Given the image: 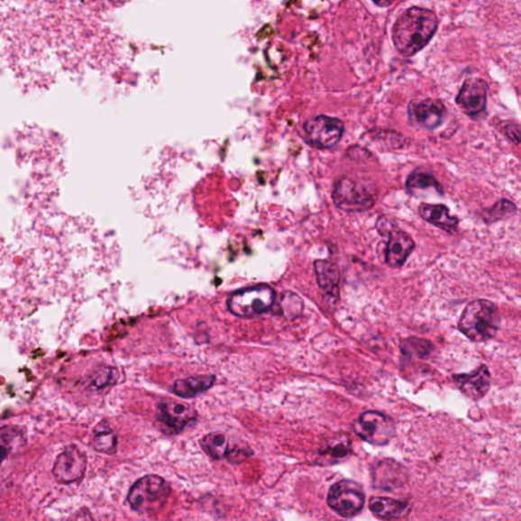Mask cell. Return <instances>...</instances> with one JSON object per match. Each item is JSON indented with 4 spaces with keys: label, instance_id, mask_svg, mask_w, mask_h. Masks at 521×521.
Segmentation results:
<instances>
[{
    "label": "cell",
    "instance_id": "obj_11",
    "mask_svg": "<svg viewBox=\"0 0 521 521\" xmlns=\"http://www.w3.org/2000/svg\"><path fill=\"white\" fill-rule=\"evenodd\" d=\"M307 141L317 148H333L342 140L344 133V124L337 118L320 115L312 118L305 124Z\"/></svg>",
    "mask_w": 521,
    "mask_h": 521
},
{
    "label": "cell",
    "instance_id": "obj_16",
    "mask_svg": "<svg viewBox=\"0 0 521 521\" xmlns=\"http://www.w3.org/2000/svg\"><path fill=\"white\" fill-rule=\"evenodd\" d=\"M418 215L427 223L441 228V230L450 234L459 233L460 219L450 215V211L444 205L423 203L418 207Z\"/></svg>",
    "mask_w": 521,
    "mask_h": 521
},
{
    "label": "cell",
    "instance_id": "obj_19",
    "mask_svg": "<svg viewBox=\"0 0 521 521\" xmlns=\"http://www.w3.org/2000/svg\"><path fill=\"white\" fill-rule=\"evenodd\" d=\"M314 268L320 288L327 296L337 298L341 276H339L336 265L326 260H317L314 264Z\"/></svg>",
    "mask_w": 521,
    "mask_h": 521
},
{
    "label": "cell",
    "instance_id": "obj_18",
    "mask_svg": "<svg viewBox=\"0 0 521 521\" xmlns=\"http://www.w3.org/2000/svg\"><path fill=\"white\" fill-rule=\"evenodd\" d=\"M370 509L378 517L397 520L408 516L412 507L407 502L385 498V497H372L370 499Z\"/></svg>",
    "mask_w": 521,
    "mask_h": 521
},
{
    "label": "cell",
    "instance_id": "obj_7",
    "mask_svg": "<svg viewBox=\"0 0 521 521\" xmlns=\"http://www.w3.org/2000/svg\"><path fill=\"white\" fill-rule=\"evenodd\" d=\"M200 443L204 452L215 461L226 459L234 463L242 462L252 453L246 444L219 432L207 434L201 439Z\"/></svg>",
    "mask_w": 521,
    "mask_h": 521
},
{
    "label": "cell",
    "instance_id": "obj_14",
    "mask_svg": "<svg viewBox=\"0 0 521 521\" xmlns=\"http://www.w3.org/2000/svg\"><path fill=\"white\" fill-rule=\"evenodd\" d=\"M456 388L472 400L486 397L491 387V373L486 365H480L473 373L452 376Z\"/></svg>",
    "mask_w": 521,
    "mask_h": 521
},
{
    "label": "cell",
    "instance_id": "obj_3",
    "mask_svg": "<svg viewBox=\"0 0 521 521\" xmlns=\"http://www.w3.org/2000/svg\"><path fill=\"white\" fill-rule=\"evenodd\" d=\"M171 493V486L167 480L157 475H147L131 487L128 502L131 508L139 513H157L167 504Z\"/></svg>",
    "mask_w": 521,
    "mask_h": 521
},
{
    "label": "cell",
    "instance_id": "obj_8",
    "mask_svg": "<svg viewBox=\"0 0 521 521\" xmlns=\"http://www.w3.org/2000/svg\"><path fill=\"white\" fill-rule=\"evenodd\" d=\"M353 429L360 438L377 446L388 444L396 434L391 418L377 412L362 414L354 423Z\"/></svg>",
    "mask_w": 521,
    "mask_h": 521
},
{
    "label": "cell",
    "instance_id": "obj_10",
    "mask_svg": "<svg viewBox=\"0 0 521 521\" xmlns=\"http://www.w3.org/2000/svg\"><path fill=\"white\" fill-rule=\"evenodd\" d=\"M198 418L196 409L191 406L176 400L160 402L156 410V420L161 425L163 432L178 434Z\"/></svg>",
    "mask_w": 521,
    "mask_h": 521
},
{
    "label": "cell",
    "instance_id": "obj_29",
    "mask_svg": "<svg viewBox=\"0 0 521 521\" xmlns=\"http://www.w3.org/2000/svg\"><path fill=\"white\" fill-rule=\"evenodd\" d=\"M501 130L513 143L521 144V124L516 122H503Z\"/></svg>",
    "mask_w": 521,
    "mask_h": 521
},
{
    "label": "cell",
    "instance_id": "obj_1",
    "mask_svg": "<svg viewBox=\"0 0 521 521\" xmlns=\"http://www.w3.org/2000/svg\"><path fill=\"white\" fill-rule=\"evenodd\" d=\"M439 20L435 13L412 7L400 15L393 27V43L405 58L421 51L435 35Z\"/></svg>",
    "mask_w": 521,
    "mask_h": 521
},
{
    "label": "cell",
    "instance_id": "obj_4",
    "mask_svg": "<svg viewBox=\"0 0 521 521\" xmlns=\"http://www.w3.org/2000/svg\"><path fill=\"white\" fill-rule=\"evenodd\" d=\"M333 198L339 209L362 212L374 206L377 192L374 187L364 180L345 178L337 181Z\"/></svg>",
    "mask_w": 521,
    "mask_h": 521
},
{
    "label": "cell",
    "instance_id": "obj_27",
    "mask_svg": "<svg viewBox=\"0 0 521 521\" xmlns=\"http://www.w3.org/2000/svg\"><path fill=\"white\" fill-rule=\"evenodd\" d=\"M280 309L282 315H288V318H296L304 309L302 299L292 292H287L282 297Z\"/></svg>",
    "mask_w": 521,
    "mask_h": 521
},
{
    "label": "cell",
    "instance_id": "obj_21",
    "mask_svg": "<svg viewBox=\"0 0 521 521\" xmlns=\"http://www.w3.org/2000/svg\"><path fill=\"white\" fill-rule=\"evenodd\" d=\"M93 448L95 452L107 455H114L117 449L116 434L109 427L107 422L99 424L94 433Z\"/></svg>",
    "mask_w": 521,
    "mask_h": 521
},
{
    "label": "cell",
    "instance_id": "obj_20",
    "mask_svg": "<svg viewBox=\"0 0 521 521\" xmlns=\"http://www.w3.org/2000/svg\"><path fill=\"white\" fill-rule=\"evenodd\" d=\"M215 382V376L201 375L179 379L173 385V392L180 398H192L209 390Z\"/></svg>",
    "mask_w": 521,
    "mask_h": 521
},
{
    "label": "cell",
    "instance_id": "obj_24",
    "mask_svg": "<svg viewBox=\"0 0 521 521\" xmlns=\"http://www.w3.org/2000/svg\"><path fill=\"white\" fill-rule=\"evenodd\" d=\"M26 447V439L23 433L12 427L2 429L3 459L13 453H19Z\"/></svg>",
    "mask_w": 521,
    "mask_h": 521
},
{
    "label": "cell",
    "instance_id": "obj_5",
    "mask_svg": "<svg viewBox=\"0 0 521 521\" xmlns=\"http://www.w3.org/2000/svg\"><path fill=\"white\" fill-rule=\"evenodd\" d=\"M276 298L275 291L266 284L235 291L228 298L227 306L233 315L251 318L270 310Z\"/></svg>",
    "mask_w": 521,
    "mask_h": 521
},
{
    "label": "cell",
    "instance_id": "obj_6",
    "mask_svg": "<svg viewBox=\"0 0 521 521\" xmlns=\"http://www.w3.org/2000/svg\"><path fill=\"white\" fill-rule=\"evenodd\" d=\"M327 502L339 516L353 517L364 508L365 492L355 481L343 480L330 488Z\"/></svg>",
    "mask_w": 521,
    "mask_h": 521
},
{
    "label": "cell",
    "instance_id": "obj_9",
    "mask_svg": "<svg viewBox=\"0 0 521 521\" xmlns=\"http://www.w3.org/2000/svg\"><path fill=\"white\" fill-rule=\"evenodd\" d=\"M88 467L87 454L76 445L66 447L54 462L52 475L59 484L69 485L81 481Z\"/></svg>",
    "mask_w": 521,
    "mask_h": 521
},
{
    "label": "cell",
    "instance_id": "obj_23",
    "mask_svg": "<svg viewBox=\"0 0 521 521\" xmlns=\"http://www.w3.org/2000/svg\"><path fill=\"white\" fill-rule=\"evenodd\" d=\"M407 187L409 192L425 191V189H435L441 195L444 194L443 187L430 173L424 171H415L410 175L407 181Z\"/></svg>",
    "mask_w": 521,
    "mask_h": 521
},
{
    "label": "cell",
    "instance_id": "obj_28",
    "mask_svg": "<svg viewBox=\"0 0 521 521\" xmlns=\"http://www.w3.org/2000/svg\"><path fill=\"white\" fill-rule=\"evenodd\" d=\"M116 370L114 368H102L97 370L92 378V387L95 389H104L109 385H113L117 379Z\"/></svg>",
    "mask_w": 521,
    "mask_h": 521
},
{
    "label": "cell",
    "instance_id": "obj_12",
    "mask_svg": "<svg viewBox=\"0 0 521 521\" xmlns=\"http://www.w3.org/2000/svg\"><path fill=\"white\" fill-rule=\"evenodd\" d=\"M489 86L483 78H470L465 81L455 99L462 112L477 117L485 113L488 101Z\"/></svg>",
    "mask_w": 521,
    "mask_h": 521
},
{
    "label": "cell",
    "instance_id": "obj_22",
    "mask_svg": "<svg viewBox=\"0 0 521 521\" xmlns=\"http://www.w3.org/2000/svg\"><path fill=\"white\" fill-rule=\"evenodd\" d=\"M351 452L352 447L349 439L331 440L329 444L321 450L320 459L323 462L333 464L343 462Z\"/></svg>",
    "mask_w": 521,
    "mask_h": 521
},
{
    "label": "cell",
    "instance_id": "obj_2",
    "mask_svg": "<svg viewBox=\"0 0 521 521\" xmlns=\"http://www.w3.org/2000/svg\"><path fill=\"white\" fill-rule=\"evenodd\" d=\"M499 307L488 299H476L463 310L459 322L461 333L473 343L493 339L500 328Z\"/></svg>",
    "mask_w": 521,
    "mask_h": 521
},
{
    "label": "cell",
    "instance_id": "obj_13",
    "mask_svg": "<svg viewBox=\"0 0 521 521\" xmlns=\"http://www.w3.org/2000/svg\"><path fill=\"white\" fill-rule=\"evenodd\" d=\"M410 121L421 128L435 130L443 123L447 115V109L443 102L427 98L415 100L408 106Z\"/></svg>",
    "mask_w": 521,
    "mask_h": 521
},
{
    "label": "cell",
    "instance_id": "obj_26",
    "mask_svg": "<svg viewBox=\"0 0 521 521\" xmlns=\"http://www.w3.org/2000/svg\"><path fill=\"white\" fill-rule=\"evenodd\" d=\"M402 350L407 353H414L418 358H427L434 350V345L429 341L421 338H408L402 343Z\"/></svg>",
    "mask_w": 521,
    "mask_h": 521
},
{
    "label": "cell",
    "instance_id": "obj_25",
    "mask_svg": "<svg viewBox=\"0 0 521 521\" xmlns=\"http://www.w3.org/2000/svg\"><path fill=\"white\" fill-rule=\"evenodd\" d=\"M516 212V206L515 203L508 200H500L492 208L481 211L480 216L486 224H494L496 221H500L515 215Z\"/></svg>",
    "mask_w": 521,
    "mask_h": 521
},
{
    "label": "cell",
    "instance_id": "obj_17",
    "mask_svg": "<svg viewBox=\"0 0 521 521\" xmlns=\"http://www.w3.org/2000/svg\"><path fill=\"white\" fill-rule=\"evenodd\" d=\"M374 485L383 490H391L404 485L407 480V472L401 465L392 461L379 462L373 471Z\"/></svg>",
    "mask_w": 521,
    "mask_h": 521
},
{
    "label": "cell",
    "instance_id": "obj_15",
    "mask_svg": "<svg viewBox=\"0 0 521 521\" xmlns=\"http://www.w3.org/2000/svg\"><path fill=\"white\" fill-rule=\"evenodd\" d=\"M386 235H388L385 255L387 265L392 268L404 266L416 248L414 240L394 226Z\"/></svg>",
    "mask_w": 521,
    "mask_h": 521
},
{
    "label": "cell",
    "instance_id": "obj_30",
    "mask_svg": "<svg viewBox=\"0 0 521 521\" xmlns=\"http://www.w3.org/2000/svg\"><path fill=\"white\" fill-rule=\"evenodd\" d=\"M68 521H97L92 515V512L87 508L82 507L76 511L74 515L70 516Z\"/></svg>",
    "mask_w": 521,
    "mask_h": 521
}]
</instances>
